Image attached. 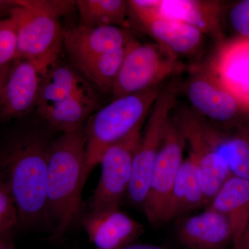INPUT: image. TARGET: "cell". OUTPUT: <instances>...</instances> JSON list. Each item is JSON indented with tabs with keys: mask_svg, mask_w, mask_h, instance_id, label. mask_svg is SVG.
Instances as JSON below:
<instances>
[{
	"mask_svg": "<svg viewBox=\"0 0 249 249\" xmlns=\"http://www.w3.org/2000/svg\"><path fill=\"white\" fill-rule=\"evenodd\" d=\"M83 24L88 27H128V1L124 0H78Z\"/></svg>",
	"mask_w": 249,
	"mask_h": 249,
	"instance_id": "22",
	"label": "cell"
},
{
	"mask_svg": "<svg viewBox=\"0 0 249 249\" xmlns=\"http://www.w3.org/2000/svg\"><path fill=\"white\" fill-rule=\"evenodd\" d=\"M187 93L193 107L213 120L227 122L240 110L235 98L209 74L193 78Z\"/></svg>",
	"mask_w": 249,
	"mask_h": 249,
	"instance_id": "15",
	"label": "cell"
},
{
	"mask_svg": "<svg viewBox=\"0 0 249 249\" xmlns=\"http://www.w3.org/2000/svg\"><path fill=\"white\" fill-rule=\"evenodd\" d=\"M119 249H165L158 246H154L150 245H127L125 247Z\"/></svg>",
	"mask_w": 249,
	"mask_h": 249,
	"instance_id": "32",
	"label": "cell"
},
{
	"mask_svg": "<svg viewBox=\"0 0 249 249\" xmlns=\"http://www.w3.org/2000/svg\"><path fill=\"white\" fill-rule=\"evenodd\" d=\"M222 3L212 0H161L160 7L161 16L186 23L217 39L222 37Z\"/></svg>",
	"mask_w": 249,
	"mask_h": 249,
	"instance_id": "16",
	"label": "cell"
},
{
	"mask_svg": "<svg viewBox=\"0 0 249 249\" xmlns=\"http://www.w3.org/2000/svg\"><path fill=\"white\" fill-rule=\"evenodd\" d=\"M142 125L108 147L103 154L100 162L102 166L101 178L90 199L89 213L119 209L128 190L132 162L142 139Z\"/></svg>",
	"mask_w": 249,
	"mask_h": 249,
	"instance_id": "8",
	"label": "cell"
},
{
	"mask_svg": "<svg viewBox=\"0 0 249 249\" xmlns=\"http://www.w3.org/2000/svg\"><path fill=\"white\" fill-rule=\"evenodd\" d=\"M0 249H13L9 247V246L5 245L4 242H1V245H0Z\"/></svg>",
	"mask_w": 249,
	"mask_h": 249,
	"instance_id": "33",
	"label": "cell"
},
{
	"mask_svg": "<svg viewBox=\"0 0 249 249\" xmlns=\"http://www.w3.org/2000/svg\"><path fill=\"white\" fill-rule=\"evenodd\" d=\"M178 69V55L159 44L132 40L113 86L112 101L158 86Z\"/></svg>",
	"mask_w": 249,
	"mask_h": 249,
	"instance_id": "4",
	"label": "cell"
},
{
	"mask_svg": "<svg viewBox=\"0 0 249 249\" xmlns=\"http://www.w3.org/2000/svg\"><path fill=\"white\" fill-rule=\"evenodd\" d=\"M82 225L98 249L122 248L144 231L142 224L120 209L88 213L82 219Z\"/></svg>",
	"mask_w": 249,
	"mask_h": 249,
	"instance_id": "13",
	"label": "cell"
},
{
	"mask_svg": "<svg viewBox=\"0 0 249 249\" xmlns=\"http://www.w3.org/2000/svg\"><path fill=\"white\" fill-rule=\"evenodd\" d=\"M209 207L227 218L233 244L249 219V180L232 175L217 192Z\"/></svg>",
	"mask_w": 249,
	"mask_h": 249,
	"instance_id": "17",
	"label": "cell"
},
{
	"mask_svg": "<svg viewBox=\"0 0 249 249\" xmlns=\"http://www.w3.org/2000/svg\"><path fill=\"white\" fill-rule=\"evenodd\" d=\"M18 223V212L12 194L3 177L0 176V233L12 229Z\"/></svg>",
	"mask_w": 249,
	"mask_h": 249,
	"instance_id": "26",
	"label": "cell"
},
{
	"mask_svg": "<svg viewBox=\"0 0 249 249\" xmlns=\"http://www.w3.org/2000/svg\"><path fill=\"white\" fill-rule=\"evenodd\" d=\"M231 24L240 37L249 39V0H243L232 6L229 14Z\"/></svg>",
	"mask_w": 249,
	"mask_h": 249,
	"instance_id": "28",
	"label": "cell"
},
{
	"mask_svg": "<svg viewBox=\"0 0 249 249\" xmlns=\"http://www.w3.org/2000/svg\"><path fill=\"white\" fill-rule=\"evenodd\" d=\"M219 142L232 175L249 180V125L240 127L232 135L221 134Z\"/></svg>",
	"mask_w": 249,
	"mask_h": 249,
	"instance_id": "24",
	"label": "cell"
},
{
	"mask_svg": "<svg viewBox=\"0 0 249 249\" xmlns=\"http://www.w3.org/2000/svg\"><path fill=\"white\" fill-rule=\"evenodd\" d=\"M11 64L6 66L0 67V109H1V101H2L3 93L8 75H9L10 67Z\"/></svg>",
	"mask_w": 249,
	"mask_h": 249,
	"instance_id": "30",
	"label": "cell"
},
{
	"mask_svg": "<svg viewBox=\"0 0 249 249\" xmlns=\"http://www.w3.org/2000/svg\"><path fill=\"white\" fill-rule=\"evenodd\" d=\"M49 142L35 131L18 134L0 152V167L14 197L18 223L32 227L46 220Z\"/></svg>",
	"mask_w": 249,
	"mask_h": 249,
	"instance_id": "1",
	"label": "cell"
},
{
	"mask_svg": "<svg viewBox=\"0 0 249 249\" xmlns=\"http://www.w3.org/2000/svg\"><path fill=\"white\" fill-rule=\"evenodd\" d=\"M43 72L30 60L16 59L11 63L3 93L0 120L20 117L37 107Z\"/></svg>",
	"mask_w": 249,
	"mask_h": 249,
	"instance_id": "11",
	"label": "cell"
},
{
	"mask_svg": "<svg viewBox=\"0 0 249 249\" xmlns=\"http://www.w3.org/2000/svg\"><path fill=\"white\" fill-rule=\"evenodd\" d=\"M1 242H1V240H0V245H1Z\"/></svg>",
	"mask_w": 249,
	"mask_h": 249,
	"instance_id": "34",
	"label": "cell"
},
{
	"mask_svg": "<svg viewBox=\"0 0 249 249\" xmlns=\"http://www.w3.org/2000/svg\"><path fill=\"white\" fill-rule=\"evenodd\" d=\"M178 237L191 249H225L232 244L227 218L210 207L200 214L183 219L178 226Z\"/></svg>",
	"mask_w": 249,
	"mask_h": 249,
	"instance_id": "14",
	"label": "cell"
},
{
	"mask_svg": "<svg viewBox=\"0 0 249 249\" xmlns=\"http://www.w3.org/2000/svg\"><path fill=\"white\" fill-rule=\"evenodd\" d=\"M19 6L37 10L59 18L76 7V1L65 0H17Z\"/></svg>",
	"mask_w": 249,
	"mask_h": 249,
	"instance_id": "27",
	"label": "cell"
},
{
	"mask_svg": "<svg viewBox=\"0 0 249 249\" xmlns=\"http://www.w3.org/2000/svg\"><path fill=\"white\" fill-rule=\"evenodd\" d=\"M204 204V193L196 165L188 157L183 160L175 179L168 222Z\"/></svg>",
	"mask_w": 249,
	"mask_h": 249,
	"instance_id": "21",
	"label": "cell"
},
{
	"mask_svg": "<svg viewBox=\"0 0 249 249\" xmlns=\"http://www.w3.org/2000/svg\"><path fill=\"white\" fill-rule=\"evenodd\" d=\"M208 74L249 114V39L240 37L221 45Z\"/></svg>",
	"mask_w": 249,
	"mask_h": 249,
	"instance_id": "10",
	"label": "cell"
},
{
	"mask_svg": "<svg viewBox=\"0 0 249 249\" xmlns=\"http://www.w3.org/2000/svg\"><path fill=\"white\" fill-rule=\"evenodd\" d=\"M97 105L96 96L86 83L65 101L39 113L51 125L63 133L75 132L83 127Z\"/></svg>",
	"mask_w": 249,
	"mask_h": 249,
	"instance_id": "19",
	"label": "cell"
},
{
	"mask_svg": "<svg viewBox=\"0 0 249 249\" xmlns=\"http://www.w3.org/2000/svg\"><path fill=\"white\" fill-rule=\"evenodd\" d=\"M86 142L83 127L63 133L51 142L45 221L52 229V238L63 237L79 216L82 191L86 181Z\"/></svg>",
	"mask_w": 249,
	"mask_h": 249,
	"instance_id": "2",
	"label": "cell"
},
{
	"mask_svg": "<svg viewBox=\"0 0 249 249\" xmlns=\"http://www.w3.org/2000/svg\"><path fill=\"white\" fill-rule=\"evenodd\" d=\"M126 47L73 64L98 89L103 92L111 91L124 62Z\"/></svg>",
	"mask_w": 249,
	"mask_h": 249,
	"instance_id": "23",
	"label": "cell"
},
{
	"mask_svg": "<svg viewBox=\"0 0 249 249\" xmlns=\"http://www.w3.org/2000/svg\"><path fill=\"white\" fill-rule=\"evenodd\" d=\"M231 249H249V219L243 232L232 244Z\"/></svg>",
	"mask_w": 249,
	"mask_h": 249,
	"instance_id": "29",
	"label": "cell"
},
{
	"mask_svg": "<svg viewBox=\"0 0 249 249\" xmlns=\"http://www.w3.org/2000/svg\"><path fill=\"white\" fill-rule=\"evenodd\" d=\"M160 93V87L144 90L111 101L91 116L85 128L86 159L85 178L101 162L108 147L143 124Z\"/></svg>",
	"mask_w": 249,
	"mask_h": 249,
	"instance_id": "3",
	"label": "cell"
},
{
	"mask_svg": "<svg viewBox=\"0 0 249 249\" xmlns=\"http://www.w3.org/2000/svg\"><path fill=\"white\" fill-rule=\"evenodd\" d=\"M132 40L130 34L121 27L81 24L65 33L63 45L75 63L123 48Z\"/></svg>",
	"mask_w": 249,
	"mask_h": 249,
	"instance_id": "12",
	"label": "cell"
},
{
	"mask_svg": "<svg viewBox=\"0 0 249 249\" xmlns=\"http://www.w3.org/2000/svg\"><path fill=\"white\" fill-rule=\"evenodd\" d=\"M17 57L16 23L11 17L0 19V67L10 65Z\"/></svg>",
	"mask_w": 249,
	"mask_h": 249,
	"instance_id": "25",
	"label": "cell"
},
{
	"mask_svg": "<svg viewBox=\"0 0 249 249\" xmlns=\"http://www.w3.org/2000/svg\"><path fill=\"white\" fill-rule=\"evenodd\" d=\"M142 25L157 44L176 55L194 53L200 47L204 35L190 24L163 16L142 23Z\"/></svg>",
	"mask_w": 249,
	"mask_h": 249,
	"instance_id": "18",
	"label": "cell"
},
{
	"mask_svg": "<svg viewBox=\"0 0 249 249\" xmlns=\"http://www.w3.org/2000/svg\"><path fill=\"white\" fill-rule=\"evenodd\" d=\"M176 119L189 145V157L196 165L205 204L211 203L232 175L227 160L219 150V132L188 111L181 113Z\"/></svg>",
	"mask_w": 249,
	"mask_h": 249,
	"instance_id": "5",
	"label": "cell"
},
{
	"mask_svg": "<svg viewBox=\"0 0 249 249\" xmlns=\"http://www.w3.org/2000/svg\"><path fill=\"white\" fill-rule=\"evenodd\" d=\"M84 83L74 70L57 60L42 73L37 111L40 113L60 104Z\"/></svg>",
	"mask_w": 249,
	"mask_h": 249,
	"instance_id": "20",
	"label": "cell"
},
{
	"mask_svg": "<svg viewBox=\"0 0 249 249\" xmlns=\"http://www.w3.org/2000/svg\"><path fill=\"white\" fill-rule=\"evenodd\" d=\"M176 90L172 88L160 91L134 155L127 194L131 202L137 206H143L146 200L152 171L171 119L170 113L176 103Z\"/></svg>",
	"mask_w": 249,
	"mask_h": 249,
	"instance_id": "6",
	"label": "cell"
},
{
	"mask_svg": "<svg viewBox=\"0 0 249 249\" xmlns=\"http://www.w3.org/2000/svg\"><path fill=\"white\" fill-rule=\"evenodd\" d=\"M185 144L186 140L178 121L171 117L142 206L147 220L153 225L168 222L174 184L183 160Z\"/></svg>",
	"mask_w": 249,
	"mask_h": 249,
	"instance_id": "9",
	"label": "cell"
},
{
	"mask_svg": "<svg viewBox=\"0 0 249 249\" xmlns=\"http://www.w3.org/2000/svg\"><path fill=\"white\" fill-rule=\"evenodd\" d=\"M10 17L17 30V59L35 62L45 72L58 60L63 45L65 33L58 18L19 4Z\"/></svg>",
	"mask_w": 249,
	"mask_h": 249,
	"instance_id": "7",
	"label": "cell"
},
{
	"mask_svg": "<svg viewBox=\"0 0 249 249\" xmlns=\"http://www.w3.org/2000/svg\"><path fill=\"white\" fill-rule=\"evenodd\" d=\"M18 6L17 0H0V14L9 13Z\"/></svg>",
	"mask_w": 249,
	"mask_h": 249,
	"instance_id": "31",
	"label": "cell"
}]
</instances>
